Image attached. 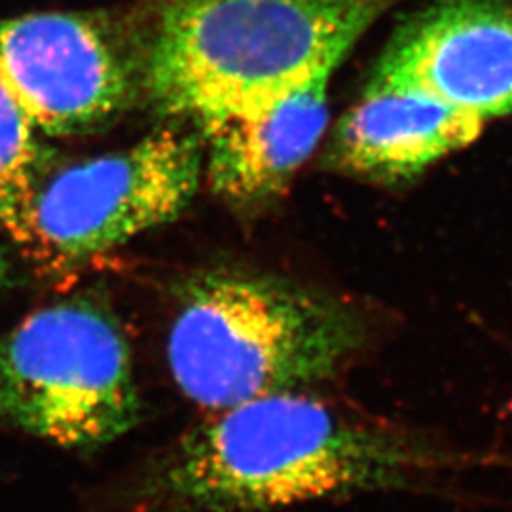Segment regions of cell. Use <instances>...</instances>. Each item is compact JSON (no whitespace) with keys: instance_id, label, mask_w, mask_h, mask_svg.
<instances>
[{"instance_id":"1","label":"cell","mask_w":512,"mask_h":512,"mask_svg":"<svg viewBox=\"0 0 512 512\" xmlns=\"http://www.w3.org/2000/svg\"><path fill=\"white\" fill-rule=\"evenodd\" d=\"M465 463L410 429L308 395L211 412L129 480L131 512H275L359 495L435 490Z\"/></svg>"},{"instance_id":"2","label":"cell","mask_w":512,"mask_h":512,"mask_svg":"<svg viewBox=\"0 0 512 512\" xmlns=\"http://www.w3.org/2000/svg\"><path fill=\"white\" fill-rule=\"evenodd\" d=\"M387 0H169L143 86L167 116L203 126L330 76Z\"/></svg>"},{"instance_id":"3","label":"cell","mask_w":512,"mask_h":512,"mask_svg":"<svg viewBox=\"0 0 512 512\" xmlns=\"http://www.w3.org/2000/svg\"><path fill=\"white\" fill-rule=\"evenodd\" d=\"M365 344L359 315L279 277L211 272L184 287L167 363L184 397L219 412L329 382Z\"/></svg>"},{"instance_id":"4","label":"cell","mask_w":512,"mask_h":512,"mask_svg":"<svg viewBox=\"0 0 512 512\" xmlns=\"http://www.w3.org/2000/svg\"><path fill=\"white\" fill-rule=\"evenodd\" d=\"M141 414L128 338L92 298L33 311L0 336V427L90 454Z\"/></svg>"},{"instance_id":"5","label":"cell","mask_w":512,"mask_h":512,"mask_svg":"<svg viewBox=\"0 0 512 512\" xmlns=\"http://www.w3.org/2000/svg\"><path fill=\"white\" fill-rule=\"evenodd\" d=\"M203 177L200 135L164 128L135 145L46 167L8 234L42 274H65L177 219Z\"/></svg>"},{"instance_id":"6","label":"cell","mask_w":512,"mask_h":512,"mask_svg":"<svg viewBox=\"0 0 512 512\" xmlns=\"http://www.w3.org/2000/svg\"><path fill=\"white\" fill-rule=\"evenodd\" d=\"M0 84L50 137L103 126L135 95L131 65L107 31L57 12L0 19Z\"/></svg>"},{"instance_id":"7","label":"cell","mask_w":512,"mask_h":512,"mask_svg":"<svg viewBox=\"0 0 512 512\" xmlns=\"http://www.w3.org/2000/svg\"><path fill=\"white\" fill-rule=\"evenodd\" d=\"M370 82L420 93L482 126L512 114L511 2H435L395 35Z\"/></svg>"},{"instance_id":"8","label":"cell","mask_w":512,"mask_h":512,"mask_svg":"<svg viewBox=\"0 0 512 512\" xmlns=\"http://www.w3.org/2000/svg\"><path fill=\"white\" fill-rule=\"evenodd\" d=\"M330 76L306 82L256 109L200 126L203 175L236 203L279 194L310 160L329 124Z\"/></svg>"},{"instance_id":"9","label":"cell","mask_w":512,"mask_h":512,"mask_svg":"<svg viewBox=\"0 0 512 512\" xmlns=\"http://www.w3.org/2000/svg\"><path fill=\"white\" fill-rule=\"evenodd\" d=\"M486 126L420 93L370 82L330 137L329 164L376 183L412 181Z\"/></svg>"},{"instance_id":"10","label":"cell","mask_w":512,"mask_h":512,"mask_svg":"<svg viewBox=\"0 0 512 512\" xmlns=\"http://www.w3.org/2000/svg\"><path fill=\"white\" fill-rule=\"evenodd\" d=\"M44 167L46 156L37 141V129L0 84V234L6 238L21 217Z\"/></svg>"},{"instance_id":"11","label":"cell","mask_w":512,"mask_h":512,"mask_svg":"<svg viewBox=\"0 0 512 512\" xmlns=\"http://www.w3.org/2000/svg\"><path fill=\"white\" fill-rule=\"evenodd\" d=\"M0 236H2V234H0ZM10 277H12V262H10V256H8L6 247H4L2 241H0V291L6 289Z\"/></svg>"}]
</instances>
